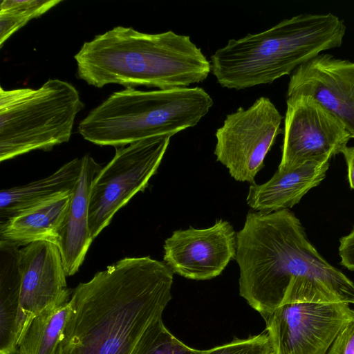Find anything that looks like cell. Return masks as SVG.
<instances>
[{"label":"cell","instance_id":"6da1fadb","mask_svg":"<svg viewBox=\"0 0 354 354\" xmlns=\"http://www.w3.org/2000/svg\"><path fill=\"white\" fill-rule=\"evenodd\" d=\"M235 259L240 295L264 319L286 304H354V282L317 252L288 209L249 212Z\"/></svg>","mask_w":354,"mask_h":354},{"label":"cell","instance_id":"7a4b0ae2","mask_svg":"<svg viewBox=\"0 0 354 354\" xmlns=\"http://www.w3.org/2000/svg\"><path fill=\"white\" fill-rule=\"evenodd\" d=\"M174 272L149 257H124L79 283L57 354H131L171 298Z\"/></svg>","mask_w":354,"mask_h":354},{"label":"cell","instance_id":"3957f363","mask_svg":"<svg viewBox=\"0 0 354 354\" xmlns=\"http://www.w3.org/2000/svg\"><path fill=\"white\" fill-rule=\"evenodd\" d=\"M74 59L88 85L169 89L204 81L211 64L191 39L172 30L146 33L116 26L85 41Z\"/></svg>","mask_w":354,"mask_h":354},{"label":"cell","instance_id":"277c9868","mask_svg":"<svg viewBox=\"0 0 354 354\" xmlns=\"http://www.w3.org/2000/svg\"><path fill=\"white\" fill-rule=\"evenodd\" d=\"M345 32L344 21L332 13L301 14L263 32L230 39L211 55V72L230 89L271 84L322 51L339 47Z\"/></svg>","mask_w":354,"mask_h":354},{"label":"cell","instance_id":"5b68a950","mask_svg":"<svg viewBox=\"0 0 354 354\" xmlns=\"http://www.w3.org/2000/svg\"><path fill=\"white\" fill-rule=\"evenodd\" d=\"M213 103L198 86L153 91L127 87L92 109L79 123L78 132L96 145L124 147L193 127Z\"/></svg>","mask_w":354,"mask_h":354},{"label":"cell","instance_id":"8992f818","mask_svg":"<svg viewBox=\"0 0 354 354\" xmlns=\"http://www.w3.org/2000/svg\"><path fill=\"white\" fill-rule=\"evenodd\" d=\"M84 107L71 83L49 79L39 88H0L1 162L67 142Z\"/></svg>","mask_w":354,"mask_h":354},{"label":"cell","instance_id":"52a82bcc","mask_svg":"<svg viewBox=\"0 0 354 354\" xmlns=\"http://www.w3.org/2000/svg\"><path fill=\"white\" fill-rule=\"evenodd\" d=\"M171 137H153L116 148L114 156L97 173L91 186L88 226L93 239L121 207L147 187L163 158Z\"/></svg>","mask_w":354,"mask_h":354},{"label":"cell","instance_id":"ba28073f","mask_svg":"<svg viewBox=\"0 0 354 354\" xmlns=\"http://www.w3.org/2000/svg\"><path fill=\"white\" fill-rule=\"evenodd\" d=\"M283 117L261 96L248 109L228 114L216 131L214 154L236 180L254 183L264 159L281 131Z\"/></svg>","mask_w":354,"mask_h":354},{"label":"cell","instance_id":"9c48e42d","mask_svg":"<svg viewBox=\"0 0 354 354\" xmlns=\"http://www.w3.org/2000/svg\"><path fill=\"white\" fill-rule=\"evenodd\" d=\"M353 320L346 303L286 304L265 319L272 354H326Z\"/></svg>","mask_w":354,"mask_h":354},{"label":"cell","instance_id":"30bf717a","mask_svg":"<svg viewBox=\"0 0 354 354\" xmlns=\"http://www.w3.org/2000/svg\"><path fill=\"white\" fill-rule=\"evenodd\" d=\"M286 104L279 170L328 162L347 147L352 138L344 125L313 97H287Z\"/></svg>","mask_w":354,"mask_h":354},{"label":"cell","instance_id":"8fae6325","mask_svg":"<svg viewBox=\"0 0 354 354\" xmlns=\"http://www.w3.org/2000/svg\"><path fill=\"white\" fill-rule=\"evenodd\" d=\"M164 261L176 273L194 280L219 275L236 252V234L226 221L205 229L174 231L164 244Z\"/></svg>","mask_w":354,"mask_h":354},{"label":"cell","instance_id":"7c38bea8","mask_svg":"<svg viewBox=\"0 0 354 354\" xmlns=\"http://www.w3.org/2000/svg\"><path fill=\"white\" fill-rule=\"evenodd\" d=\"M19 263L24 335L35 316L68 303L73 290L67 286V275L56 244L36 241L24 246L19 249Z\"/></svg>","mask_w":354,"mask_h":354},{"label":"cell","instance_id":"4fadbf2b","mask_svg":"<svg viewBox=\"0 0 354 354\" xmlns=\"http://www.w3.org/2000/svg\"><path fill=\"white\" fill-rule=\"evenodd\" d=\"M309 95L332 113L354 138V62L320 53L291 74L287 97Z\"/></svg>","mask_w":354,"mask_h":354},{"label":"cell","instance_id":"5bb4252c","mask_svg":"<svg viewBox=\"0 0 354 354\" xmlns=\"http://www.w3.org/2000/svg\"><path fill=\"white\" fill-rule=\"evenodd\" d=\"M82 161L80 175L57 243L67 276L79 270L93 240L88 226L89 195L93 182L102 167L88 154L82 157Z\"/></svg>","mask_w":354,"mask_h":354},{"label":"cell","instance_id":"9a60e30c","mask_svg":"<svg viewBox=\"0 0 354 354\" xmlns=\"http://www.w3.org/2000/svg\"><path fill=\"white\" fill-rule=\"evenodd\" d=\"M328 167L329 161L309 162L294 169H277L265 183L250 185L247 203L266 214L292 207L324 179Z\"/></svg>","mask_w":354,"mask_h":354},{"label":"cell","instance_id":"2e32d148","mask_svg":"<svg viewBox=\"0 0 354 354\" xmlns=\"http://www.w3.org/2000/svg\"><path fill=\"white\" fill-rule=\"evenodd\" d=\"M19 259V247L0 240V354H18L23 335Z\"/></svg>","mask_w":354,"mask_h":354},{"label":"cell","instance_id":"e0dca14e","mask_svg":"<svg viewBox=\"0 0 354 354\" xmlns=\"http://www.w3.org/2000/svg\"><path fill=\"white\" fill-rule=\"evenodd\" d=\"M71 194L55 198L1 221L0 240L17 247L36 241L57 245Z\"/></svg>","mask_w":354,"mask_h":354},{"label":"cell","instance_id":"ac0fdd59","mask_svg":"<svg viewBox=\"0 0 354 354\" xmlns=\"http://www.w3.org/2000/svg\"><path fill=\"white\" fill-rule=\"evenodd\" d=\"M82 165V158H75L46 178L1 190V221L55 198L72 194L80 177Z\"/></svg>","mask_w":354,"mask_h":354},{"label":"cell","instance_id":"d6986e66","mask_svg":"<svg viewBox=\"0 0 354 354\" xmlns=\"http://www.w3.org/2000/svg\"><path fill=\"white\" fill-rule=\"evenodd\" d=\"M70 312L68 301L35 316L19 341L18 354H57Z\"/></svg>","mask_w":354,"mask_h":354},{"label":"cell","instance_id":"ffe728a7","mask_svg":"<svg viewBox=\"0 0 354 354\" xmlns=\"http://www.w3.org/2000/svg\"><path fill=\"white\" fill-rule=\"evenodd\" d=\"M173 335L165 327L162 317L155 319L145 330L131 354H203Z\"/></svg>","mask_w":354,"mask_h":354},{"label":"cell","instance_id":"44dd1931","mask_svg":"<svg viewBox=\"0 0 354 354\" xmlns=\"http://www.w3.org/2000/svg\"><path fill=\"white\" fill-rule=\"evenodd\" d=\"M203 354H272V350L266 332L246 339H234L226 344L205 350Z\"/></svg>","mask_w":354,"mask_h":354},{"label":"cell","instance_id":"7402d4cb","mask_svg":"<svg viewBox=\"0 0 354 354\" xmlns=\"http://www.w3.org/2000/svg\"><path fill=\"white\" fill-rule=\"evenodd\" d=\"M60 0H3L0 12L17 15L27 22L39 17L61 3Z\"/></svg>","mask_w":354,"mask_h":354},{"label":"cell","instance_id":"603a6c76","mask_svg":"<svg viewBox=\"0 0 354 354\" xmlns=\"http://www.w3.org/2000/svg\"><path fill=\"white\" fill-rule=\"evenodd\" d=\"M326 354H354V320L338 335Z\"/></svg>","mask_w":354,"mask_h":354},{"label":"cell","instance_id":"cb8c5ba5","mask_svg":"<svg viewBox=\"0 0 354 354\" xmlns=\"http://www.w3.org/2000/svg\"><path fill=\"white\" fill-rule=\"evenodd\" d=\"M28 22L21 17L9 12H0V46L15 32Z\"/></svg>","mask_w":354,"mask_h":354},{"label":"cell","instance_id":"d4e9b609","mask_svg":"<svg viewBox=\"0 0 354 354\" xmlns=\"http://www.w3.org/2000/svg\"><path fill=\"white\" fill-rule=\"evenodd\" d=\"M341 264L351 271H354V227L346 236L339 240L338 249Z\"/></svg>","mask_w":354,"mask_h":354},{"label":"cell","instance_id":"484cf974","mask_svg":"<svg viewBox=\"0 0 354 354\" xmlns=\"http://www.w3.org/2000/svg\"><path fill=\"white\" fill-rule=\"evenodd\" d=\"M342 153L346 162L350 187L354 189V147H346Z\"/></svg>","mask_w":354,"mask_h":354}]
</instances>
